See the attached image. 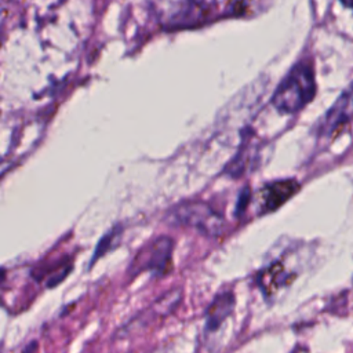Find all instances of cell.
I'll return each mask as SVG.
<instances>
[{
    "label": "cell",
    "mask_w": 353,
    "mask_h": 353,
    "mask_svg": "<svg viewBox=\"0 0 353 353\" xmlns=\"http://www.w3.org/2000/svg\"><path fill=\"white\" fill-rule=\"evenodd\" d=\"M316 92L314 74L310 65L296 63L276 88L272 103L283 113H295L306 106Z\"/></svg>",
    "instance_id": "obj_1"
},
{
    "label": "cell",
    "mask_w": 353,
    "mask_h": 353,
    "mask_svg": "<svg viewBox=\"0 0 353 353\" xmlns=\"http://www.w3.org/2000/svg\"><path fill=\"white\" fill-rule=\"evenodd\" d=\"M168 221L197 229L207 236H218L223 229V218L204 201H185L171 210Z\"/></svg>",
    "instance_id": "obj_2"
},
{
    "label": "cell",
    "mask_w": 353,
    "mask_h": 353,
    "mask_svg": "<svg viewBox=\"0 0 353 353\" xmlns=\"http://www.w3.org/2000/svg\"><path fill=\"white\" fill-rule=\"evenodd\" d=\"M172 250L174 241L170 237L161 236L153 240L143 247L131 262L130 273L138 274L142 270H150L156 274H163L170 265Z\"/></svg>",
    "instance_id": "obj_3"
},
{
    "label": "cell",
    "mask_w": 353,
    "mask_h": 353,
    "mask_svg": "<svg viewBox=\"0 0 353 353\" xmlns=\"http://www.w3.org/2000/svg\"><path fill=\"white\" fill-rule=\"evenodd\" d=\"M159 18L170 25L189 23L207 18L204 0H150Z\"/></svg>",
    "instance_id": "obj_4"
},
{
    "label": "cell",
    "mask_w": 353,
    "mask_h": 353,
    "mask_svg": "<svg viewBox=\"0 0 353 353\" xmlns=\"http://www.w3.org/2000/svg\"><path fill=\"white\" fill-rule=\"evenodd\" d=\"M353 119V81L336 102L328 109L323 121L320 123V135L328 137Z\"/></svg>",
    "instance_id": "obj_5"
},
{
    "label": "cell",
    "mask_w": 353,
    "mask_h": 353,
    "mask_svg": "<svg viewBox=\"0 0 353 353\" xmlns=\"http://www.w3.org/2000/svg\"><path fill=\"white\" fill-rule=\"evenodd\" d=\"M299 189V185L294 179H283L265 185L259 190V203L263 212L273 211L284 204Z\"/></svg>",
    "instance_id": "obj_6"
},
{
    "label": "cell",
    "mask_w": 353,
    "mask_h": 353,
    "mask_svg": "<svg viewBox=\"0 0 353 353\" xmlns=\"http://www.w3.org/2000/svg\"><path fill=\"white\" fill-rule=\"evenodd\" d=\"M234 306V296L232 292L226 291L215 296L207 309L205 328L208 331H215L228 319Z\"/></svg>",
    "instance_id": "obj_7"
},
{
    "label": "cell",
    "mask_w": 353,
    "mask_h": 353,
    "mask_svg": "<svg viewBox=\"0 0 353 353\" xmlns=\"http://www.w3.org/2000/svg\"><path fill=\"white\" fill-rule=\"evenodd\" d=\"M258 281L263 292L270 294L276 288H279V285H284L287 283V273L283 269L281 263L277 262L269 266L268 269H263L258 277Z\"/></svg>",
    "instance_id": "obj_8"
},
{
    "label": "cell",
    "mask_w": 353,
    "mask_h": 353,
    "mask_svg": "<svg viewBox=\"0 0 353 353\" xmlns=\"http://www.w3.org/2000/svg\"><path fill=\"white\" fill-rule=\"evenodd\" d=\"M234 1L236 0H204V11L207 18L215 11H222L228 7H232Z\"/></svg>",
    "instance_id": "obj_9"
},
{
    "label": "cell",
    "mask_w": 353,
    "mask_h": 353,
    "mask_svg": "<svg viewBox=\"0 0 353 353\" xmlns=\"http://www.w3.org/2000/svg\"><path fill=\"white\" fill-rule=\"evenodd\" d=\"M117 234H119V232H116V230H110L106 236H103V239L101 240V243H99V244H98V247H97L95 258L101 256L103 252H106L109 248H112V244H109V243H113Z\"/></svg>",
    "instance_id": "obj_10"
},
{
    "label": "cell",
    "mask_w": 353,
    "mask_h": 353,
    "mask_svg": "<svg viewBox=\"0 0 353 353\" xmlns=\"http://www.w3.org/2000/svg\"><path fill=\"white\" fill-rule=\"evenodd\" d=\"M345 6H347V7H353V0H341Z\"/></svg>",
    "instance_id": "obj_11"
}]
</instances>
